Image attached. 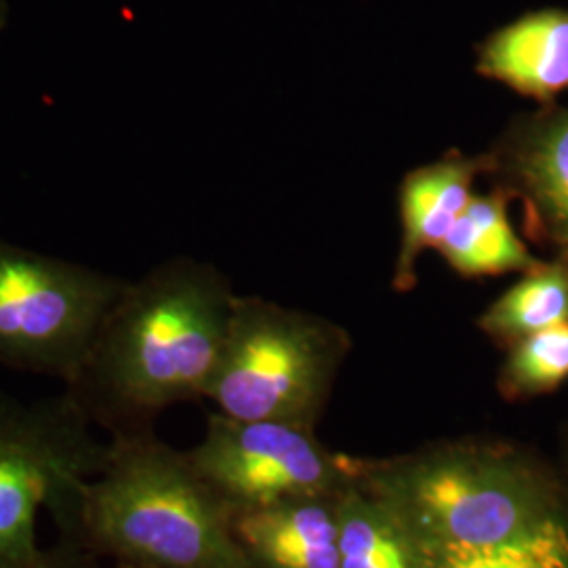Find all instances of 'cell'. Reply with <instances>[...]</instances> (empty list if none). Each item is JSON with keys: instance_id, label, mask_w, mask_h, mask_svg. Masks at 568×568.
Instances as JSON below:
<instances>
[{"instance_id": "1", "label": "cell", "mask_w": 568, "mask_h": 568, "mask_svg": "<svg viewBox=\"0 0 568 568\" xmlns=\"http://www.w3.org/2000/svg\"><path fill=\"white\" fill-rule=\"evenodd\" d=\"M234 300L217 265L173 257L152 267L126 283L65 392L110 436L152 429L164 408L206 396Z\"/></svg>"}, {"instance_id": "2", "label": "cell", "mask_w": 568, "mask_h": 568, "mask_svg": "<svg viewBox=\"0 0 568 568\" xmlns=\"http://www.w3.org/2000/svg\"><path fill=\"white\" fill-rule=\"evenodd\" d=\"M84 548L135 568H255L234 509L204 483L187 453L152 429L110 436L108 459L82 493Z\"/></svg>"}, {"instance_id": "3", "label": "cell", "mask_w": 568, "mask_h": 568, "mask_svg": "<svg viewBox=\"0 0 568 568\" xmlns=\"http://www.w3.org/2000/svg\"><path fill=\"white\" fill-rule=\"evenodd\" d=\"M349 466L424 549L495 546L562 516L544 469L506 445L443 443Z\"/></svg>"}, {"instance_id": "4", "label": "cell", "mask_w": 568, "mask_h": 568, "mask_svg": "<svg viewBox=\"0 0 568 568\" xmlns=\"http://www.w3.org/2000/svg\"><path fill=\"white\" fill-rule=\"evenodd\" d=\"M93 427L65 389H0V568H98L81 537L82 493L108 459Z\"/></svg>"}, {"instance_id": "5", "label": "cell", "mask_w": 568, "mask_h": 568, "mask_svg": "<svg viewBox=\"0 0 568 568\" xmlns=\"http://www.w3.org/2000/svg\"><path fill=\"white\" fill-rule=\"evenodd\" d=\"M352 347L323 316L257 295H236L206 400L243 422L314 429Z\"/></svg>"}, {"instance_id": "6", "label": "cell", "mask_w": 568, "mask_h": 568, "mask_svg": "<svg viewBox=\"0 0 568 568\" xmlns=\"http://www.w3.org/2000/svg\"><path fill=\"white\" fill-rule=\"evenodd\" d=\"M126 283L0 239V365L68 386Z\"/></svg>"}, {"instance_id": "7", "label": "cell", "mask_w": 568, "mask_h": 568, "mask_svg": "<svg viewBox=\"0 0 568 568\" xmlns=\"http://www.w3.org/2000/svg\"><path fill=\"white\" fill-rule=\"evenodd\" d=\"M192 466L234 514L300 497H328L349 478V459L326 450L314 429L209 415Z\"/></svg>"}, {"instance_id": "8", "label": "cell", "mask_w": 568, "mask_h": 568, "mask_svg": "<svg viewBox=\"0 0 568 568\" xmlns=\"http://www.w3.org/2000/svg\"><path fill=\"white\" fill-rule=\"evenodd\" d=\"M485 159L490 185L523 204L528 239L568 262V103L514 116Z\"/></svg>"}, {"instance_id": "9", "label": "cell", "mask_w": 568, "mask_h": 568, "mask_svg": "<svg viewBox=\"0 0 568 568\" xmlns=\"http://www.w3.org/2000/svg\"><path fill=\"white\" fill-rule=\"evenodd\" d=\"M485 173V152L466 154L457 148L405 173L398 187L400 246L392 272L396 291L408 293L415 288L422 255L436 251L447 239Z\"/></svg>"}, {"instance_id": "10", "label": "cell", "mask_w": 568, "mask_h": 568, "mask_svg": "<svg viewBox=\"0 0 568 568\" xmlns=\"http://www.w3.org/2000/svg\"><path fill=\"white\" fill-rule=\"evenodd\" d=\"M474 70L539 105L568 91V11L541 9L490 32L476 44Z\"/></svg>"}, {"instance_id": "11", "label": "cell", "mask_w": 568, "mask_h": 568, "mask_svg": "<svg viewBox=\"0 0 568 568\" xmlns=\"http://www.w3.org/2000/svg\"><path fill=\"white\" fill-rule=\"evenodd\" d=\"M335 495L234 514L236 537L253 567L339 568Z\"/></svg>"}, {"instance_id": "12", "label": "cell", "mask_w": 568, "mask_h": 568, "mask_svg": "<svg viewBox=\"0 0 568 568\" xmlns=\"http://www.w3.org/2000/svg\"><path fill=\"white\" fill-rule=\"evenodd\" d=\"M509 204L508 194L495 185L487 192H476L436 248L459 278L483 281L527 272L541 262L509 222Z\"/></svg>"}, {"instance_id": "13", "label": "cell", "mask_w": 568, "mask_h": 568, "mask_svg": "<svg viewBox=\"0 0 568 568\" xmlns=\"http://www.w3.org/2000/svg\"><path fill=\"white\" fill-rule=\"evenodd\" d=\"M339 568H419V546L352 474L335 495Z\"/></svg>"}, {"instance_id": "14", "label": "cell", "mask_w": 568, "mask_h": 568, "mask_svg": "<svg viewBox=\"0 0 568 568\" xmlns=\"http://www.w3.org/2000/svg\"><path fill=\"white\" fill-rule=\"evenodd\" d=\"M568 323V262H539L476 321L488 339L509 347L532 333Z\"/></svg>"}, {"instance_id": "15", "label": "cell", "mask_w": 568, "mask_h": 568, "mask_svg": "<svg viewBox=\"0 0 568 568\" xmlns=\"http://www.w3.org/2000/svg\"><path fill=\"white\" fill-rule=\"evenodd\" d=\"M419 568H568V525L554 516L527 532L485 548H419Z\"/></svg>"}, {"instance_id": "16", "label": "cell", "mask_w": 568, "mask_h": 568, "mask_svg": "<svg viewBox=\"0 0 568 568\" xmlns=\"http://www.w3.org/2000/svg\"><path fill=\"white\" fill-rule=\"evenodd\" d=\"M568 382V323L532 333L508 347L497 375L506 400L544 396Z\"/></svg>"}, {"instance_id": "17", "label": "cell", "mask_w": 568, "mask_h": 568, "mask_svg": "<svg viewBox=\"0 0 568 568\" xmlns=\"http://www.w3.org/2000/svg\"><path fill=\"white\" fill-rule=\"evenodd\" d=\"M9 20V0H0V34Z\"/></svg>"}, {"instance_id": "18", "label": "cell", "mask_w": 568, "mask_h": 568, "mask_svg": "<svg viewBox=\"0 0 568 568\" xmlns=\"http://www.w3.org/2000/svg\"><path fill=\"white\" fill-rule=\"evenodd\" d=\"M112 568H135V567H129V565H114Z\"/></svg>"}, {"instance_id": "19", "label": "cell", "mask_w": 568, "mask_h": 568, "mask_svg": "<svg viewBox=\"0 0 568 568\" xmlns=\"http://www.w3.org/2000/svg\"><path fill=\"white\" fill-rule=\"evenodd\" d=\"M567 447H568V438H567Z\"/></svg>"}]
</instances>
